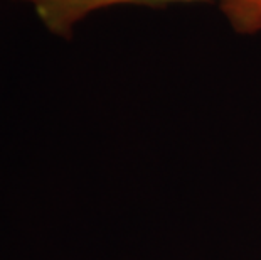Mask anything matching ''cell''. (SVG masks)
<instances>
[{
    "instance_id": "1",
    "label": "cell",
    "mask_w": 261,
    "mask_h": 260,
    "mask_svg": "<svg viewBox=\"0 0 261 260\" xmlns=\"http://www.w3.org/2000/svg\"><path fill=\"white\" fill-rule=\"evenodd\" d=\"M31 5L41 24L54 36L69 39L74 27L96 10L130 4H169V2H199V0H12ZM232 12H244L236 22L244 29L261 27V0H227Z\"/></svg>"
}]
</instances>
